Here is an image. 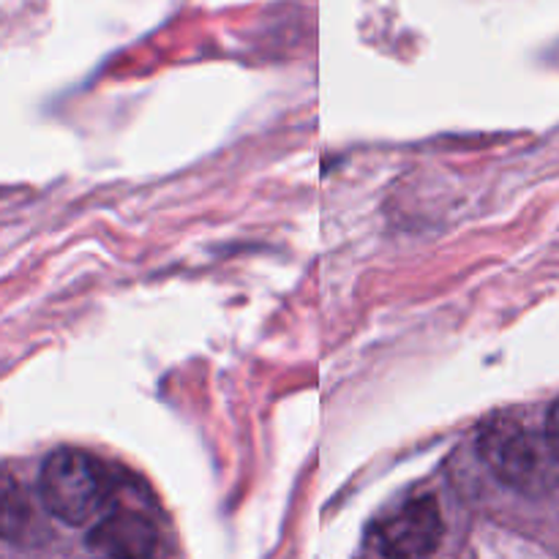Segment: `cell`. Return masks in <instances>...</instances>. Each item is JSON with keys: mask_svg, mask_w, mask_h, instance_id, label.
<instances>
[{"mask_svg": "<svg viewBox=\"0 0 559 559\" xmlns=\"http://www.w3.org/2000/svg\"><path fill=\"white\" fill-rule=\"evenodd\" d=\"M41 506L69 527H85L112 506V478L96 456L85 451H55L38 473Z\"/></svg>", "mask_w": 559, "mask_h": 559, "instance_id": "1", "label": "cell"}, {"mask_svg": "<svg viewBox=\"0 0 559 559\" xmlns=\"http://www.w3.org/2000/svg\"><path fill=\"white\" fill-rule=\"evenodd\" d=\"M546 442H549L551 456L559 462V402L549 409V418H546Z\"/></svg>", "mask_w": 559, "mask_h": 559, "instance_id": "6", "label": "cell"}, {"mask_svg": "<svg viewBox=\"0 0 559 559\" xmlns=\"http://www.w3.org/2000/svg\"><path fill=\"white\" fill-rule=\"evenodd\" d=\"M478 451L486 467L506 486L540 491L549 484V462L538 437L511 415H497L480 429Z\"/></svg>", "mask_w": 559, "mask_h": 559, "instance_id": "2", "label": "cell"}, {"mask_svg": "<svg viewBox=\"0 0 559 559\" xmlns=\"http://www.w3.org/2000/svg\"><path fill=\"white\" fill-rule=\"evenodd\" d=\"M158 546L153 522L134 511H107L93 522L87 549L104 557H147Z\"/></svg>", "mask_w": 559, "mask_h": 559, "instance_id": "4", "label": "cell"}, {"mask_svg": "<svg viewBox=\"0 0 559 559\" xmlns=\"http://www.w3.org/2000/svg\"><path fill=\"white\" fill-rule=\"evenodd\" d=\"M38 535V513L25 486L9 473H0V540L31 544Z\"/></svg>", "mask_w": 559, "mask_h": 559, "instance_id": "5", "label": "cell"}, {"mask_svg": "<svg viewBox=\"0 0 559 559\" xmlns=\"http://www.w3.org/2000/svg\"><path fill=\"white\" fill-rule=\"evenodd\" d=\"M442 513L435 497H415L371 530V544L388 557H426L442 540Z\"/></svg>", "mask_w": 559, "mask_h": 559, "instance_id": "3", "label": "cell"}]
</instances>
